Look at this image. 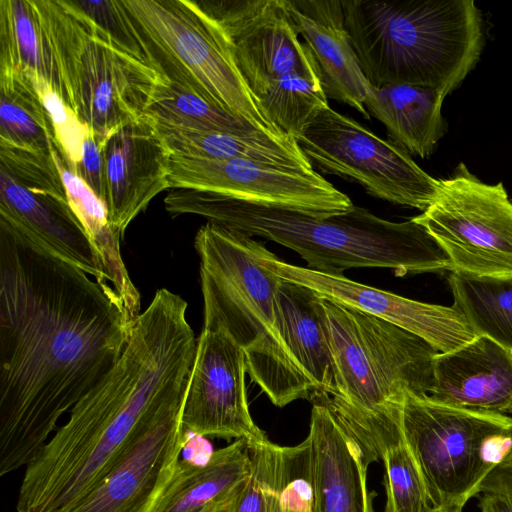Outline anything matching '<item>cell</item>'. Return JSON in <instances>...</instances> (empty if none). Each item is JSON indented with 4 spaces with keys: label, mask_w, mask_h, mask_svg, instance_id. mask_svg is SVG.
I'll list each match as a JSON object with an SVG mask.
<instances>
[{
    "label": "cell",
    "mask_w": 512,
    "mask_h": 512,
    "mask_svg": "<svg viewBox=\"0 0 512 512\" xmlns=\"http://www.w3.org/2000/svg\"><path fill=\"white\" fill-rule=\"evenodd\" d=\"M310 401L316 512H375L367 470L380 458L378 452L332 408L330 395L316 393Z\"/></svg>",
    "instance_id": "cell-17"
},
{
    "label": "cell",
    "mask_w": 512,
    "mask_h": 512,
    "mask_svg": "<svg viewBox=\"0 0 512 512\" xmlns=\"http://www.w3.org/2000/svg\"><path fill=\"white\" fill-rule=\"evenodd\" d=\"M145 116L156 124L175 128L238 135L260 132L198 92L164 76L153 91Z\"/></svg>",
    "instance_id": "cell-30"
},
{
    "label": "cell",
    "mask_w": 512,
    "mask_h": 512,
    "mask_svg": "<svg viewBox=\"0 0 512 512\" xmlns=\"http://www.w3.org/2000/svg\"><path fill=\"white\" fill-rule=\"evenodd\" d=\"M155 125L171 155L205 160L248 159L313 170L298 142L290 136L273 137L262 132L238 135Z\"/></svg>",
    "instance_id": "cell-25"
},
{
    "label": "cell",
    "mask_w": 512,
    "mask_h": 512,
    "mask_svg": "<svg viewBox=\"0 0 512 512\" xmlns=\"http://www.w3.org/2000/svg\"><path fill=\"white\" fill-rule=\"evenodd\" d=\"M453 304L476 336L512 351V276L482 277L450 271Z\"/></svg>",
    "instance_id": "cell-28"
},
{
    "label": "cell",
    "mask_w": 512,
    "mask_h": 512,
    "mask_svg": "<svg viewBox=\"0 0 512 512\" xmlns=\"http://www.w3.org/2000/svg\"><path fill=\"white\" fill-rule=\"evenodd\" d=\"M400 427L431 505L464 507L508 453L512 416L457 409L406 395Z\"/></svg>",
    "instance_id": "cell-10"
},
{
    "label": "cell",
    "mask_w": 512,
    "mask_h": 512,
    "mask_svg": "<svg viewBox=\"0 0 512 512\" xmlns=\"http://www.w3.org/2000/svg\"><path fill=\"white\" fill-rule=\"evenodd\" d=\"M184 400L146 424L105 477L61 512H154L189 440Z\"/></svg>",
    "instance_id": "cell-14"
},
{
    "label": "cell",
    "mask_w": 512,
    "mask_h": 512,
    "mask_svg": "<svg viewBox=\"0 0 512 512\" xmlns=\"http://www.w3.org/2000/svg\"><path fill=\"white\" fill-rule=\"evenodd\" d=\"M204 327L230 336L247 373L270 401L284 407L314 391L294 364L281 327V278L263 262L267 248L251 236L209 223L198 230Z\"/></svg>",
    "instance_id": "cell-5"
},
{
    "label": "cell",
    "mask_w": 512,
    "mask_h": 512,
    "mask_svg": "<svg viewBox=\"0 0 512 512\" xmlns=\"http://www.w3.org/2000/svg\"><path fill=\"white\" fill-rule=\"evenodd\" d=\"M27 78L38 92L51 120L57 145L73 170L81 159L84 141L91 130L48 83Z\"/></svg>",
    "instance_id": "cell-36"
},
{
    "label": "cell",
    "mask_w": 512,
    "mask_h": 512,
    "mask_svg": "<svg viewBox=\"0 0 512 512\" xmlns=\"http://www.w3.org/2000/svg\"><path fill=\"white\" fill-rule=\"evenodd\" d=\"M52 156L64 183L69 204L96 249L108 282L134 322L140 314V294L130 279L120 250L121 234L111 225L106 205L68 165L57 142Z\"/></svg>",
    "instance_id": "cell-26"
},
{
    "label": "cell",
    "mask_w": 512,
    "mask_h": 512,
    "mask_svg": "<svg viewBox=\"0 0 512 512\" xmlns=\"http://www.w3.org/2000/svg\"><path fill=\"white\" fill-rule=\"evenodd\" d=\"M20 73L59 93L53 55L33 0H0V74Z\"/></svg>",
    "instance_id": "cell-27"
},
{
    "label": "cell",
    "mask_w": 512,
    "mask_h": 512,
    "mask_svg": "<svg viewBox=\"0 0 512 512\" xmlns=\"http://www.w3.org/2000/svg\"><path fill=\"white\" fill-rule=\"evenodd\" d=\"M483 492L512 495V436L508 453L483 481L479 493Z\"/></svg>",
    "instance_id": "cell-38"
},
{
    "label": "cell",
    "mask_w": 512,
    "mask_h": 512,
    "mask_svg": "<svg viewBox=\"0 0 512 512\" xmlns=\"http://www.w3.org/2000/svg\"><path fill=\"white\" fill-rule=\"evenodd\" d=\"M345 27L374 87L408 84L449 95L475 67L484 26L473 0H345Z\"/></svg>",
    "instance_id": "cell-4"
},
{
    "label": "cell",
    "mask_w": 512,
    "mask_h": 512,
    "mask_svg": "<svg viewBox=\"0 0 512 512\" xmlns=\"http://www.w3.org/2000/svg\"><path fill=\"white\" fill-rule=\"evenodd\" d=\"M56 66L62 99L102 145L145 115L157 70L119 49L71 0H33Z\"/></svg>",
    "instance_id": "cell-8"
},
{
    "label": "cell",
    "mask_w": 512,
    "mask_h": 512,
    "mask_svg": "<svg viewBox=\"0 0 512 512\" xmlns=\"http://www.w3.org/2000/svg\"><path fill=\"white\" fill-rule=\"evenodd\" d=\"M299 35L311 50L327 98L370 119L364 101L372 87L362 72L345 27L340 0H285Z\"/></svg>",
    "instance_id": "cell-21"
},
{
    "label": "cell",
    "mask_w": 512,
    "mask_h": 512,
    "mask_svg": "<svg viewBox=\"0 0 512 512\" xmlns=\"http://www.w3.org/2000/svg\"><path fill=\"white\" fill-rule=\"evenodd\" d=\"M0 169L24 186L67 198L52 151L39 153L0 144Z\"/></svg>",
    "instance_id": "cell-35"
},
{
    "label": "cell",
    "mask_w": 512,
    "mask_h": 512,
    "mask_svg": "<svg viewBox=\"0 0 512 512\" xmlns=\"http://www.w3.org/2000/svg\"><path fill=\"white\" fill-rule=\"evenodd\" d=\"M244 350L226 333L203 329L182 410L185 430L199 437L267 438L249 412Z\"/></svg>",
    "instance_id": "cell-15"
},
{
    "label": "cell",
    "mask_w": 512,
    "mask_h": 512,
    "mask_svg": "<svg viewBox=\"0 0 512 512\" xmlns=\"http://www.w3.org/2000/svg\"><path fill=\"white\" fill-rule=\"evenodd\" d=\"M463 506L452 504V505H440L432 506L429 512H462Z\"/></svg>",
    "instance_id": "cell-40"
},
{
    "label": "cell",
    "mask_w": 512,
    "mask_h": 512,
    "mask_svg": "<svg viewBox=\"0 0 512 512\" xmlns=\"http://www.w3.org/2000/svg\"><path fill=\"white\" fill-rule=\"evenodd\" d=\"M170 189H194L249 202L329 216L354 204L318 172L248 159L205 160L171 155Z\"/></svg>",
    "instance_id": "cell-13"
},
{
    "label": "cell",
    "mask_w": 512,
    "mask_h": 512,
    "mask_svg": "<svg viewBox=\"0 0 512 512\" xmlns=\"http://www.w3.org/2000/svg\"><path fill=\"white\" fill-rule=\"evenodd\" d=\"M106 207L113 228L123 234L160 192L170 189L171 153L147 116L111 132L102 144Z\"/></svg>",
    "instance_id": "cell-18"
},
{
    "label": "cell",
    "mask_w": 512,
    "mask_h": 512,
    "mask_svg": "<svg viewBox=\"0 0 512 512\" xmlns=\"http://www.w3.org/2000/svg\"><path fill=\"white\" fill-rule=\"evenodd\" d=\"M428 400L474 412L512 415V351L485 336L438 353Z\"/></svg>",
    "instance_id": "cell-20"
},
{
    "label": "cell",
    "mask_w": 512,
    "mask_h": 512,
    "mask_svg": "<svg viewBox=\"0 0 512 512\" xmlns=\"http://www.w3.org/2000/svg\"><path fill=\"white\" fill-rule=\"evenodd\" d=\"M73 171L106 205L105 164L102 145L97 141L92 131L84 141L81 159L75 165Z\"/></svg>",
    "instance_id": "cell-37"
},
{
    "label": "cell",
    "mask_w": 512,
    "mask_h": 512,
    "mask_svg": "<svg viewBox=\"0 0 512 512\" xmlns=\"http://www.w3.org/2000/svg\"><path fill=\"white\" fill-rule=\"evenodd\" d=\"M277 299L283 336L294 364L314 394L333 396L336 393L335 368L321 295L309 287L282 279Z\"/></svg>",
    "instance_id": "cell-23"
},
{
    "label": "cell",
    "mask_w": 512,
    "mask_h": 512,
    "mask_svg": "<svg viewBox=\"0 0 512 512\" xmlns=\"http://www.w3.org/2000/svg\"><path fill=\"white\" fill-rule=\"evenodd\" d=\"M0 219L99 283L109 284L100 257L67 198L24 186L0 169Z\"/></svg>",
    "instance_id": "cell-19"
},
{
    "label": "cell",
    "mask_w": 512,
    "mask_h": 512,
    "mask_svg": "<svg viewBox=\"0 0 512 512\" xmlns=\"http://www.w3.org/2000/svg\"><path fill=\"white\" fill-rule=\"evenodd\" d=\"M336 393L332 408L368 438L379 457L403 440L406 395L427 398L440 353L421 337L321 295Z\"/></svg>",
    "instance_id": "cell-6"
},
{
    "label": "cell",
    "mask_w": 512,
    "mask_h": 512,
    "mask_svg": "<svg viewBox=\"0 0 512 512\" xmlns=\"http://www.w3.org/2000/svg\"><path fill=\"white\" fill-rule=\"evenodd\" d=\"M195 2L224 33L264 116L297 141L329 105L315 58L300 42L285 0Z\"/></svg>",
    "instance_id": "cell-7"
},
{
    "label": "cell",
    "mask_w": 512,
    "mask_h": 512,
    "mask_svg": "<svg viewBox=\"0 0 512 512\" xmlns=\"http://www.w3.org/2000/svg\"><path fill=\"white\" fill-rule=\"evenodd\" d=\"M413 218L446 252L452 272L512 276V200L501 182L484 183L460 163Z\"/></svg>",
    "instance_id": "cell-12"
},
{
    "label": "cell",
    "mask_w": 512,
    "mask_h": 512,
    "mask_svg": "<svg viewBox=\"0 0 512 512\" xmlns=\"http://www.w3.org/2000/svg\"><path fill=\"white\" fill-rule=\"evenodd\" d=\"M446 95L408 84L372 86L364 106L386 128L392 142L409 154L427 158L448 130L442 115Z\"/></svg>",
    "instance_id": "cell-24"
},
{
    "label": "cell",
    "mask_w": 512,
    "mask_h": 512,
    "mask_svg": "<svg viewBox=\"0 0 512 512\" xmlns=\"http://www.w3.org/2000/svg\"><path fill=\"white\" fill-rule=\"evenodd\" d=\"M56 142L48 112L29 78L0 74V144L50 154Z\"/></svg>",
    "instance_id": "cell-29"
},
{
    "label": "cell",
    "mask_w": 512,
    "mask_h": 512,
    "mask_svg": "<svg viewBox=\"0 0 512 512\" xmlns=\"http://www.w3.org/2000/svg\"><path fill=\"white\" fill-rule=\"evenodd\" d=\"M132 326L110 284L0 219V476L37 457L114 367Z\"/></svg>",
    "instance_id": "cell-1"
},
{
    "label": "cell",
    "mask_w": 512,
    "mask_h": 512,
    "mask_svg": "<svg viewBox=\"0 0 512 512\" xmlns=\"http://www.w3.org/2000/svg\"><path fill=\"white\" fill-rule=\"evenodd\" d=\"M186 311L180 295L156 291L114 367L26 466L18 512H61L72 505L105 477L146 424L185 399L197 347Z\"/></svg>",
    "instance_id": "cell-2"
},
{
    "label": "cell",
    "mask_w": 512,
    "mask_h": 512,
    "mask_svg": "<svg viewBox=\"0 0 512 512\" xmlns=\"http://www.w3.org/2000/svg\"><path fill=\"white\" fill-rule=\"evenodd\" d=\"M381 459L386 492L384 512H429L432 505L420 469L404 439Z\"/></svg>",
    "instance_id": "cell-32"
},
{
    "label": "cell",
    "mask_w": 512,
    "mask_h": 512,
    "mask_svg": "<svg viewBox=\"0 0 512 512\" xmlns=\"http://www.w3.org/2000/svg\"><path fill=\"white\" fill-rule=\"evenodd\" d=\"M263 262L280 278L309 287L326 298L407 330L440 353L456 350L476 337L463 314L453 306L408 299L352 281L343 275H330L292 265L278 259L268 249Z\"/></svg>",
    "instance_id": "cell-16"
},
{
    "label": "cell",
    "mask_w": 512,
    "mask_h": 512,
    "mask_svg": "<svg viewBox=\"0 0 512 512\" xmlns=\"http://www.w3.org/2000/svg\"><path fill=\"white\" fill-rule=\"evenodd\" d=\"M270 512H316L309 436L295 446H275Z\"/></svg>",
    "instance_id": "cell-31"
},
{
    "label": "cell",
    "mask_w": 512,
    "mask_h": 512,
    "mask_svg": "<svg viewBox=\"0 0 512 512\" xmlns=\"http://www.w3.org/2000/svg\"><path fill=\"white\" fill-rule=\"evenodd\" d=\"M297 142L312 167L355 181L370 195L390 203L423 212L439 192L441 179L426 173L402 147L329 106Z\"/></svg>",
    "instance_id": "cell-11"
},
{
    "label": "cell",
    "mask_w": 512,
    "mask_h": 512,
    "mask_svg": "<svg viewBox=\"0 0 512 512\" xmlns=\"http://www.w3.org/2000/svg\"><path fill=\"white\" fill-rule=\"evenodd\" d=\"M250 471L246 439L212 451L203 463L179 460L154 512H225Z\"/></svg>",
    "instance_id": "cell-22"
},
{
    "label": "cell",
    "mask_w": 512,
    "mask_h": 512,
    "mask_svg": "<svg viewBox=\"0 0 512 512\" xmlns=\"http://www.w3.org/2000/svg\"><path fill=\"white\" fill-rule=\"evenodd\" d=\"M72 2L102 29L119 49L160 73L147 44L122 0H72Z\"/></svg>",
    "instance_id": "cell-33"
},
{
    "label": "cell",
    "mask_w": 512,
    "mask_h": 512,
    "mask_svg": "<svg viewBox=\"0 0 512 512\" xmlns=\"http://www.w3.org/2000/svg\"><path fill=\"white\" fill-rule=\"evenodd\" d=\"M479 494L481 512H512V495L496 492Z\"/></svg>",
    "instance_id": "cell-39"
},
{
    "label": "cell",
    "mask_w": 512,
    "mask_h": 512,
    "mask_svg": "<svg viewBox=\"0 0 512 512\" xmlns=\"http://www.w3.org/2000/svg\"><path fill=\"white\" fill-rule=\"evenodd\" d=\"M164 204L173 216L198 215L276 242L299 254L309 269L330 275L368 267L388 268L397 276L451 271L446 252L414 218L393 222L355 205L344 213L318 216L194 189H172Z\"/></svg>",
    "instance_id": "cell-3"
},
{
    "label": "cell",
    "mask_w": 512,
    "mask_h": 512,
    "mask_svg": "<svg viewBox=\"0 0 512 512\" xmlns=\"http://www.w3.org/2000/svg\"><path fill=\"white\" fill-rule=\"evenodd\" d=\"M122 2L165 78L198 92L260 132L289 136L264 116L239 73L224 33L195 1Z\"/></svg>",
    "instance_id": "cell-9"
},
{
    "label": "cell",
    "mask_w": 512,
    "mask_h": 512,
    "mask_svg": "<svg viewBox=\"0 0 512 512\" xmlns=\"http://www.w3.org/2000/svg\"><path fill=\"white\" fill-rule=\"evenodd\" d=\"M251 471L242 489L225 512H270L275 443L268 438L247 440Z\"/></svg>",
    "instance_id": "cell-34"
}]
</instances>
